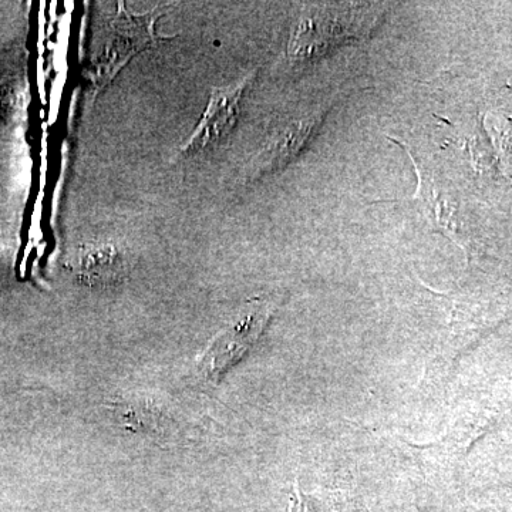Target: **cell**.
<instances>
[{
    "label": "cell",
    "instance_id": "8",
    "mask_svg": "<svg viewBox=\"0 0 512 512\" xmlns=\"http://www.w3.org/2000/svg\"><path fill=\"white\" fill-rule=\"evenodd\" d=\"M6 100H5V79L0 80V117H5Z\"/></svg>",
    "mask_w": 512,
    "mask_h": 512
},
{
    "label": "cell",
    "instance_id": "4",
    "mask_svg": "<svg viewBox=\"0 0 512 512\" xmlns=\"http://www.w3.org/2000/svg\"><path fill=\"white\" fill-rule=\"evenodd\" d=\"M252 77L254 74L245 77L235 86L212 90L207 109L198 121L197 127L178 150L180 156L181 154L191 156V154L208 150L231 133L232 128L237 124L241 101L244 99L248 84L252 82Z\"/></svg>",
    "mask_w": 512,
    "mask_h": 512
},
{
    "label": "cell",
    "instance_id": "6",
    "mask_svg": "<svg viewBox=\"0 0 512 512\" xmlns=\"http://www.w3.org/2000/svg\"><path fill=\"white\" fill-rule=\"evenodd\" d=\"M409 157L413 160L414 168L417 171V180H419V187H417L416 194L413 195V201L416 202L423 217L430 222L431 227L439 229L454 241H458L456 205L448 200L446 194L437 190L433 175L420 167L410 154Z\"/></svg>",
    "mask_w": 512,
    "mask_h": 512
},
{
    "label": "cell",
    "instance_id": "2",
    "mask_svg": "<svg viewBox=\"0 0 512 512\" xmlns=\"http://www.w3.org/2000/svg\"><path fill=\"white\" fill-rule=\"evenodd\" d=\"M163 13L158 8L150 12L134 13L126 3H117V12L107 26L103 53L92 72L93 97L96 99L131 60L150 47L173 39L174 36L157 33V22Z\"/></svg>",
    "mask_w": 512,
    "mask_h": 512
},
{
    "label": "cell",
    "instance_id": "1",
    "mask_svg": "<svg viewBox=\"0 0 512 512\" xmlns=\"http://www.w3.org/2000/svg\"><path fill=\"white\" fill-rule=\"evenodd\" d=\"M377 6L338 3L312 8L292 30L289 56L299 62L318 59L343 43L369 36L382 19L384 9Z\"/></svg>",
    "mask_w": 512,
    "mask_h": 512
},
{
    "label": "cell",
    "instance_id": "5",
    "mask_svg": "<svg viewBox=\"0 0 512 512\" xmlns=\"http://www.w3.org/2000/svg\"><path fill=\"white\" fill-rule=\"evenodd\" d=\"M325 114L326 109L319 107L282 124L252 161L255 174L275 173L295 160L318 130Z\"/></svg>",
    "mask_w": 512,
    "mask_h": 512
},
{
    "label": "cell",
    "instance_id": "7",
    "mask_svg": "<svg viewBox=\"0 0 512 512\" xmlns=\"http://www.w3.org/2000/svg\"><path fill=\"white\" fill-rule=\"evenodd\" d=\"M76 275L84 284L114 285L124 275V261L119 249L111 244L83 245L76 252Z\"/></svg>",
    "mask_w": 512,
    "mask_h": 512
},
{
    "label": "cell",
    "instance_id": "3",
    "mask_svg": "<svg viewBox=\"0 0 512 512\" xmlns=\"http://www.w3.org/2000/svg\"><path fill=\"white\" fill-rule=\"evenodd\" d=\"M275 302L271 299L252 301L234 322L229 323L212 339L208 348L202 353L198 366L202 375L211 382H218L229 367L241 359L249 348L264 332L272 313Z\"/></svg>",
    "mask_w": 512,
    "mask_h": 512
}]
</instances>
